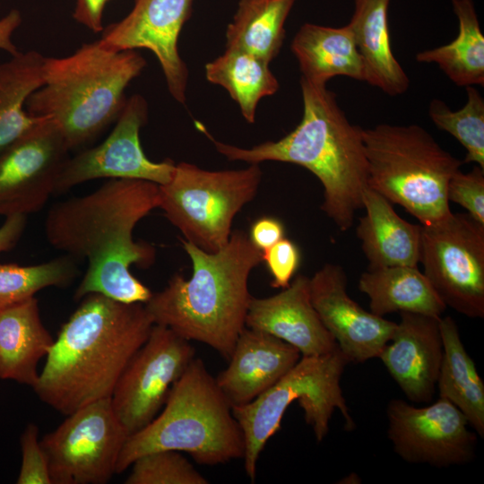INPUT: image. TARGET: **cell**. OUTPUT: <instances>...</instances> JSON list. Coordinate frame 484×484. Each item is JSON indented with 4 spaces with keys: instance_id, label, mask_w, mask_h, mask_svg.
<instances>
[{
    "instance_id": "obj_1",
    "label": "cell",
    "mask_w": 484,
    "mask_h": 484,
    "mask_svg": "<svg viewBox=\"0 0 484 484\" xmlns=\"http://www.w3.org/2000/svg\"><path fill=\"white\" fill-rule=\"evenodd\" d=\"M159 185L140 179H109L93 192L51 206L44 221L48 242L56 250L87 260L74 291L80 301L99 293L124 303H146L151 290L130 267L148 268L155 247L134 239L136 224L159 208Z\"/></svg>"
},
{
    "instance_id": "obj_2",
    "label": "cell",
    "mask_w": 484,
    "mask_h": 484,
    "mask_svg": "<svg viewBox=\"0 0 484 484\" xmlns=\"http://www.w3.org/2000/svg\"><path fill=\"white\" fill-rule=\"evenodd\" d=\"M80 301L32 387L44 403L65 416L111 397L154 324L143 303H124L99 293Z\"/></svg>"
},
{
    "instance_id": "obj_3",
    "label": "cell",
    "mask_w": 484,
    "mask_h": 484,
    "mask_svg": "<svg viewBox=\"0 0 484 484\" xmlns=\"http://www.w3.org/2000/svg\"><path fill=\"white\" fill-rule=\"evenodd\" d=\"M300 87L302 119L280 140L240 148L207 134L229 160L287 162L311 171L324 187L321 209L341 231H347L353 225L356 212L363 209V195L368 187L363 129L349 121L335 93L326 85L301 77Z\"/></svg>"
},
{
    "instance_id": "obj_4",
    "label": "cell",
    "mask_w": 484,
    "mask_h": 484,
    "mask_svg": "<svg viewBox=\"0 0 484 484\" xmlns=\"http://www.w3.org/2000/svg\"><path fill=\"white\" fill-rule=\"evenodd\" d=\"M182 245L193 267L189 279L174 274L144 307L154 324L166 326L187 341H200L229 360L246 327L252 296L249 275L262 262V252L241 230L214 253L186 240Z\"/></svg>"
},
{
    "instance_id": "obj_5",
    "label": "cell",
    "mask_w": 484,
    "mask_h": 484,
    "mask_svg": "<svg viewBox=\"0 0 484 484\" xmlns=\"http://www.w3.org/2000/svg\"><path fill=\"white\" fill-rule=\"evenodd\" d=\"M146 65L135 50H114L99 40L64 57H46L44 82L27 99L33 117L50 118L70 151L94 141L116 122L129 83Z\"/></svg>"
},
{
    "instance_id": "obj_6",
    "label": "cell",
    "mask_w": 484,
    "mask_h": 484,
    "mask_svg": "<svg viewBox=\"0 0 484 484\" xmlns=\"http://www.w3.org/2000/svg\"><path fill=\"white\" fill-rule=\"evenodd\" d=\"M163 406L151 423L127 437L117 473L128 469L139 456L158 450L185 452L197 463L208 466L243 459L241 428L201 359L190 362Z\"/></svg>"
},
{
    "instance_id": "obj_7",
    "label": "cell",
    "mask_w": 484,
    "mask_h": 484,
    "mask_svg": "<svg viewBox=\"0 0 484 484\" xmlns=\"http://www.w3.org/2000/svg\"><path fill=\"white\" fill-rule=\"evenodd\" d=\"M368 186L402 206L421 225L452 213L451 177L462 164L419 125L379 124L363 129Z\"/></svg>"
},
{
    "instance_id": "obj_8",
    "label": "cell",
    "mask_w": 484,
    "mask_h": 484,
    "mask_svg": "<svg viewBox=\"0 0 484 484\" xmlns=\"http://www.w3.org/2000/svg\"><path fill=\"white\" fill-rule=\"evenodd\" d=\"M349 363L339 347L324 355L301 357L287 374L254 401L232 408L244 436V467L250 481L255 480L262 450L280 429L285 411L295 401L318 442L326 436L335 409L342 415L345 430L355 428L341 388V377Z\"/></svg>"
},
{
    "instance_id": "obj_9",
    "label": "cell",
    "mask_w": 484,
    "mask_h": 484,
    "mask_svg": "<svg viewBox=\"0 0 484 484\" xmlns=\"http://www.w3.org/2000/svg\"><path fill=\"white\" fill-rule=\"evenodd\" d=\"M261 179L259 164L212 171L179 162L159 186V208L185 240L214 253L229 242L235 216L256 195Z\"/></svg>"
},
{
    "instance_id": "obj_10",
    "label": "cell",
    "mask_w": 484,
    "mask_h": 484,
    "mask_svg": "<svg viewBox=\"0 0 484 484\" xmlns=\"http://www.w3.org/2000/svg\"><path fill=\"white\" fill-rule=\"evenodd\" d=\"M419 262L445 304L471 318L484 316V224L469 213L421 225Z\"/></svg>"
},
{
    "instance_id": "obj_11",
    "label": "cell",
    "mask_w": 484,
    "mask_h": 484,
    "mask_svg": "<svg viewBox=\"0 0 484 484\" xmlns=\"http://www.w3.org/2000/svg\"><path fill=\"white\" fill-rule=\"evenodd\" d=\"M128 436L110 398L67 415L40 439L52 484H106Z\"/></svg>"
},
{
    "instance_id": "obj_12",
    "label": "cell",
    "mask_w": 484,
    "mask_h": 484,
    "mask_svg": "<svg viewBox=\"0 0 484 484\" xmlns=\"http://www.w3.org/2000/svg\"><path fill=\"white\" fill-rule=\"evenodd\" d=\"M194 355L189 341L166 326L153 324L110 397L113 410L128 436L143 429L158 415L171 387Z\"/></svg>"
},
{
    "instance_id": "obj_13",
    "label": "cell",
    "mask_w": 484,
    "mask_h": 484,
    "mask_svg": "<svg viewBox=\"0 0 484 484\" xmlns=\"http://www.w3.org/2000/svg\"><path fill=\"white\" fill-rule=\"evenodd\" d=\"M386 415L393 451L407 462L445 468L475 458L476 432L469 429L464 415L445 399L424 407L393 399Z\"/></svg>"
},
{
    "instance_id": "obj_14",
    "label": "cell",
    "mask_w": 484,
    "mask_h": 484,
    "mask_svg": "<svg viewBox=\"0 0 484 484\" xmlns=\"http://www.w3.org/2000/svg\"><path fill=\"white\" fill-rule=\"evenodd\" d=\"M148 119L145 99L127 98L116 125L99 145L68 157L58 174L55 194H62L82 183L99 178L140 179L159 186L168 183L176 163L155 162L147 158L140 141V130Z\"/></svg>"
},
{
    "instance_id": "obj_15",
    "label": "cell",
    "mask_w": 484,
    "mask_h": 484,
    "mask_svg": "<svg viewBox=\"0 0 484 484\" xmlns=\"http://www.w3.org/2000/svg\"><path fill=\"white\" fill-rule=\"evenodd\" d=\"M69 150L57 125L41 117L0 154V216L40 211L55 186Z\"/></svg>"
},
{
    "instance_id": "obj_16",
    "label": "cell",
    "mask_w": 484,
    "mask_h": 484,
    "mask_svg": "<svg viewBox=\"0 0 484 484\" xmlns=\"http://www.w3.org/2000/svg\"><path fill=\"white\" fill-rule=\"evenodd\" d=\"M194 0H135L130 13L102 30L105 47L121 51L145 48L157 57L167 87L185 104L188 70L178 51V38Z\"/></svg>"
},
{
    "instance_id": "obj_17",
    "label": "cell",
    "mask_w": 484,
    "mask_h": 484,
    "mask_svg": "<svg viewBox=\"0 0 484 484\" xmlns=\"http://www.w3.org/2000/svg\"><path fill=\"white\" fill-rule=\"evenodd\" d=\"M341 265L325 264L310 278V298L322 323L350 362L378 358L396 323L366 311L347 292Z\"/></svg>"
},
{
    "instance_id": "obj_18",
    "label": "cell",
    "mask_w": 484,
    "mask_h": 484,
    "mask_svg": "<svg viewBox=\"0 0 484 484\" xmlns=\"http://www.w3.org/2000/svg\"><path fill=\"white\" fill-rule=\"evenodd\" d=\"M441 316L401 312L391 340L379 355L390 376L413 402H429L443 359Z\"/></svg>"
},
{
    "instance_id": "obj_19",
    "label": "cell",
    "mask_w": 484,
    "mask_h": 484,
    "mask_svg": "<svg viewBox=\"0 0 484 484\" xmlns=\"http://www.w3.org/2000/svg\"><path fill=\"white\" fill-rule=\"evenodd\" d=\"M310 278L298 274L273 296L250 300L246 327L265 332L292 345L301 357L324 355L338 345L310 298Z\"/></svg>"
},
{
    "instance_id": "obj_20",
    "label": "cell",
    "mask_w": 484,
    "mask_h": 484,
    "mask_svg": "<svg viewBox=\"0 0 484 484\" xmlns=\"http://www.w3.org/2000/svg\"><path fill=\"white\" fill-rule=\"evenodd\" d=\"M295 347L265 332L245 327L239 334L229 366L215 377L232 408L254 401L300 359Z\"/></svg>"
},
{
    "instance_id": "obj_21",
    "label": "cell",
    "mask_w": 484,
    "mask_h": 484,
    "mask_svg": "<svg viewBox=\"0 0 484 484\" xmlns=\"http://www.w3.org/2000/svg\"><path fill=\"white\" fill-rule=\"evenodd\" d=\"M366 214L356 228L368 268L417 266L420 257L421 225L401 218L391 202L370 188L365 190Z\"/></svg>"
},
{
    "instance_id": "obj_22",
    "label": "cell",
    "mask_w": 484,
    "mask_h": 484,
    "mask_svg": "<svg viewBox=\"0 0 484 484\" xmlns=\"http://www.w3.org/2000/svg\"><path fill=\"white\" fill-rule=\"evenodd\" d=\"M54 342L35 297L0 310V378L32 388L39 376V362Z\"/></svg>"
},
{
    "instance_id": "obj_23",
    "label": "cell",
    "mask_w": 484,
    "mask_h": 484,
    "mask_svg": "<svg viewBox=\"0 0 484 484\" xmlns=\"http://www.w3.org/2000/svg\"><path fill=\"white\" fill-rule=\"evenodd\" d=\"M390 1L355 0L348 25L362 58L364 82L390 96H397L407 91L410 79L392 51Z\"/></svg>"
},
{
    "instance_id": "obj_24",
    "label": "cell",
    "mask_w": 484,
    "mask_h": 484,
    "mask_svg": "<svg viewBox=\"0 0 484 484\" xmlns=\"http://www.w3.org/2000/svg\"><path fill=\"white\" fill-rule=\"evenodd\" d=\"M290 49L301 77L312 83L326 85L335 76L364 81L362 58L348 24L333 28L305 23L293 38Z\"/></svg>"
},
{
    "instance_id": "obj_25",
    "label": "cell",
    "mask_w": 484,
    "mask_h": 484,
    "mask_svg": "<svg viewBox=\"0 0 484 484\" xmlns=\"http://www.w3.org/2000/svg\"><path fill=\"white\" fill-rule=\"evenodd\" d=\"M358 288L369 298L370 312L382 317L393 312L441 316L447 307L417 266L368 268Z\"/></svg>"
},
{
    "instance_id": "obj_26",
    "label": "cell",
    "mask_w": 484,
    "mask_h": 484,
    "mask_svg": "<svg viewBox=\"0 0 484 484\" xmlns=\"http://www.w3.org/2000/svg\"><path fill=\"white\" fill-rule=\"evenodd\" d=\"M443 359L436 381L439 398L454 404L484 437V384L462 341L454 318H440Z\"/></svg>"
},
{
    "instance_id": "obj_27",
    "label": "cell",
    "mask_w": 484,
    "mask_h": 484,
    "mask_svg": "<svg viewBox=\"0 0 484 484\" xmlns=\"http://www.w3.org/2000/svg\"><path fill=\"white\" fill-rule=\"evenodd\" d=\"M45 58L35 50L19 51L0 64V154L41 117L29 114L25 106L44 82Z\"/></svg>"
},
{
    "instance_id": "obj_28",
    "label": "cell",
    "mask_w": 484,
    "mask_h": 484,
    "mask_svg": "<svg viewBox=\"0 0 484 484\" xmlns=\"http://www.w3.org/2000/svg\"><path fill=\"white\" fill-rule=\"evenodd\" d=\"M459 30L449 44L416 54L419 63H434L458 86L484 85V37L473 0H451Z\"/></svg>"
},
{
    "instance_id": "obj_29",
    "label": "cell",
    "mask_w": 484,
    "mask_h": 484,
    "mask_svg": "<svg viewBox=\"0 0 484 484\" xmlns=\"http://www.w3.org/2000/svg\"><path fill=\"white\" fill-rule=\"evenodd\" d=\"M295 0H239L226 30V47L271 63L285 37L284 24Z\"/></svg>"
},
{
    "instance_id": "obj_30",
    "label": "cell",
    "mask_w": 484,
    "mask_h": 484,
    "mask_svg": "<svg viewBox=\"0 0 484 484\" xmlns=\"http://www.w3.org/2000/svg\"><path fill=\"white\" fill-rule=\"evenodd\" d=\"M205 75L210 82L226 89L248 123H254L260 99L274 94L279 89L269 63L230 48L206 64Z\"/></svg>"
},
{
    "instance_id": "obj_31",
    "label": "cell",
    "mask_w": 484,
    "mask_h": 484,
    "mask_svg": "<svg viewBox=\"0 0 484 484\" xmlns=\"http://www.w3.org/2000/svg\"><path fill=\"white\" fill-rule=\"evenodd\" d=\"M79 273L75 259L67 255L34 265L0 264V310L31 298L46 288L68 287Z\"/></svg>"
},
{
    "instance_id": "obj_32",
    "label": "cell",
    "mask_w": 484,
    "mask_h": 484,
    "mask_svg": "<svg viewBox=\"0 0 484 484\" xmlns=\"http://www.w3.org/2000/svg\"><path fill=\"white\" fill-rule=\"evenodd\" d=\"M467 100L452 110L441 99H434L428 115L436 126L452 134L466 150L462 163H476L484 169V99L474 86L466 87Z\"/></svg>"
},
{
    "instance_id": "obj_33",
    "label": "cell",
    "mask_w": 484,
    "mask_h": 484,
    "mask_svg": "<svg viewBox=\"0 0 484 484\" xmlns=\"http://www.w3.org/2000/svg\"><path fill=\"white\" fill-rule=\"evenodd\" d=\"M125 484H207L205 479L178 451L144 454L131 464Z\"/></svg>"
},
{
    "instance_id": "obj_34",
    "label": "cell",
    "mask_w": 484,
    "mask_h": 484,
    "mask_svg": "<svg viewBox=\"0 0 484 484\" xmlns=\"http://www.w3.org/2000/svg\"><path fill=\"white\" fill-rule=\"evenodd\" d=\"M447 198L484 224V169L476 165L468 173L458 170L448 183Z\"/></svg>"
},
{
    "instance_id": "obj_35",
    "label": "cell",
    "mask_w": 484,
    "mask_h": 484,
    "mask_svg": "<svg viewBox=\"0 0 484 484\" xmlns=\"http://www.w3.org/2000/svg\"><path fill=\"white\" fill-rule=\"evenodd\" d=\"M22 465L18 484H52L38 427L30 423L21 436Z\"/></svg>"
},
{
    "instance_id": "obj_36",
    "label": "cell",
    "mask_w": 484,
    "mask_h": 484,
    "mask_svg": "<svg viewBox=\"0 0 484 484\" xmlns=\"http://www.w3.org/2000/svg\"><path fill=\"white\" fill-rule=\"evenodd\" d=\"M262 262L265 263L272 277L271 286L287 288L301 263L300 249L295 242L283 238L262 252Z\"/></svg>"
},
{
    "instance_id": "obj_37",
    "label": "cell",
    "mask_w": 484,
    "mask_h": 484,
    "mask_svg": "<svg viewBox=\"0 0 484 484\" xmlns=\"http://www.w3.org/2000/svg\"><path fill=\"white\" fill-rule=\"evenodd\" d=\"M285 236L282 221L272 216L256 219L250 227L248 238L253 245L261 252L271 247Z\"/></svg>"
},
{
    "instance_id": "obj_38",
    "label": "cell",
    "mask_w": 484,
    "mask_h": 484,
    "mask_svg": "<svg viewBox=\"0 0 484 484\" xmlns=\"http://www.w3.org/2000/svg\"><path fill=\"white\" fill-rule=\"evenodd\" d=\"M108 0H76L73 18L94 33L104 30L102 18Z\"/></svg>"
},
{
    "instance_id": "obj_39",
    "label": "cell",
    "mask_w": 484,
    "mask_h": 484,
    "mask_svg": "<svg viewBox=\"0 0 484 484\" xmlns=\"http://www.w3.org/2000/svg\"><path fill=\"white\" fill-rule=\"evenodd\" d=\"M27 224L26 215L5 217L0 227V254L12 250L21 239Z\"/></svg>"
},
{
    "instance_id": "obj_40",
    "label": "cell",
    "mask_w": 484,
    "mask_h": 484,
    "mask_svg": "<svg viewBox=\"0 0 484 484\" xmlns=\"http://www.w3.org/2000/svg\"><path fill=\"white\" fill-rule=\"evenodd\" d=\"M22 23V15L19 10L12 9L0 19V50L13 56L19 52L13 40L15 30Z\"/></svg>"
}]
</instances>
